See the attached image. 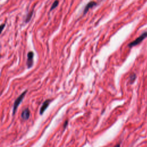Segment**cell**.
Returning a JSON list of instances; mask_svg holds the SVG:
<instances>
[{
    "label": "cell",
    "instance_id": "6da1fadb",
    "mask_svg": "<svg viewBox=\"0 0 147 147\" xmlns=\"http://www.w3.org/2000/svg\"><path fill=\"white\" fill-rule=\"evenodd\" d=\"M147 37V32H145L143 33L140 36H139L138 38H137L136 40L133 41L129 43L128 45V47L129 48H131L134 46H136L138 44H139L140 42H142V41Z\"/></svg>",
    "mask_w": 147,
    "mask_h": 147
},
{
    "label": "cell",
    "instance_id": "7a4b0ae2",
    "mask_svg": "<svg viewBox=\"0 0 147 147\" xmlns=\"http://www.w3.org/2000/svg\"><path fill=\"white\" fill-rule=\"evenodd\" d=\"M27 91H25L22 94H21L18 98H17V99L16 100L15 102H14V106H13V114L14 115L17 110V109L18 107V106H19V105L21 103V102H22L23 98H24V96L26 94Z\"/></svg>",
    "mask_w": 147,
    "mask_h": 147
},
{
    "label": "cell",
    "instance_id": "3957f363",
    "mask_svg": "<svg viewBox=\"0 0 147 147\" xmlns=\"http://www.w3.org/2000/svg\"><path fill=\"white\" fill-rule=\"evenodd\" d=\"M33 52H29L28 53V60H27V66L28 68H30L32 67L33 64Z\"/></svg>",
    "mask_w": 147,
    "mask_h": 147
},
{
    "label": "cell",
    "instance_id": "277c9868",
    "mask_svg": "<svg viewBox=\"0 0 147 147\" xmlns=\"http://www.w3.org/2000/svg\"><path fill=\"white\" fill-rule=\"evenodd\" d=\"M50 102H51V100L48 99V100H46L42 103V106L41 107V109H40V114L41 115H42L44 113V112L45 111V110L47 109V107H48Z\"/></svg>",
    "mask_w": 147,
    "mask_h": 147
},
{
    "label": "cell",
    "instance_id": "5b68a950",
    "mask_svg": "<svg viewBox=\"0 0 147 147\" xmlns=\"http://www.w3.org/2000/svg\"><path fill=\"white\" fill-rule=\"evenodd\" d=\"M30 117V111L28 109H25L21 114V117L24 120H27Z\"/></svg>",
    "mask_w": 147,
    "mask_h": 147
},
{
    "label": "cell",
    "instance_id": "8992f818",
    "mask_svg": "<svg viewBox=\"0 0 147 147\" xmlns=\"http://www.w3.org/2000/svg\"><path fill=\"white\" fill-rule=\"evenodd\" d=\"M95 5H96V3L95 2H89L87 5V6L85 7V9H84V13H86L90 8H91L92 7L95 6Z\"/></svg>",
    "mask_w": 147,
    "mask_h": 147
},
{
    "label": "cell",
    "instance_id": "52a82bcc",
    "mask_svg": "<svg viewBox=\"0 0 147 147\" xmlns=\"http://www.w3.org/2000/svg\"><path fill=\"white\" fill-rule=\"evenodd\" d=\"M58 3H59L58 1H55L53 2V5H52V7H51V10H52V9H55V8L57 6Z\"/></svg>",
    "mask_w": 147,
    "mask_h": 147
},
{
    "label": "cell",
    "instance_id": "ba28073f",
    "mask_svg": "<svg viewBox=\"0 0 147 147\" xmlns=\"http://www.w3.org/2000/svg\"><path fill=\"white\" fill-rule=\"evenodd\" d=\"M5 24H2V25H0V34H1V32H2V30H3V28H5Z\"/></svg>",
    "mask_w": 147,
    "mask_h": 147
}]
</instances>
